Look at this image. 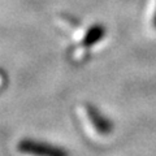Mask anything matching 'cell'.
Returning a JSON list of instances; mask_svg holds the SVG:
<instances>
[{
    "label": "cell",
    "instance_id": "1",
    "mask_svg": "<svg viewBox=\"0 0 156 156\" xmlns=\"http://www.w3.org/2000/svg\"><path fill=\"white\" fill-rule=\"evenodd\" d=\"M17 151L29 156H70L64 147L30 138L20 140L17 143Z\"/></svg>",
    "mask_w": 156,
    "mask_h": 156
},
{
    "label": "cell",
    "instance_id": "2",
    "mask_svg": "<svg viewBox=\"0 0 156 156\" xmlns=\"http://www.w3.org/2000/svg\"><path fill=\"white\" fill-rule=\"evenodd\" d=\"M85 108H86V113H87L90 122L92 124V126L95 128L98 133L101 135H107L112 133V130H113V122H112L108 117L101 113L94 104L87 103L85 105Z\"/></svg>",
    "mask_w": 156,
    "mask_h": 156
},
{
    "label": "cell",
    "instance_id": "3",
    "mask_svg": "<svg viewBox=\"0 0 156 156\" xmlns=\"http://www.w3.org/2000/svg\"><path fill=\"white\" fill-rule=\"evenodd\" d=\"M107 35V29L101 23H94L92 26L87 29V31L85 34V37L81 41V46L83 48H91L95 44H98L101 39Z\"/></svg>",
    "mask_w": 156,
    "mask_h": 156
},
{
    "label": "cell",
    "instance_id": "4",
    "mask_svg": "<svg viewBox=\"0 0 156 156\" xmlns=\"http://www.w3.org/2000/svg\"><path fill=\"white\" fill-rule=\"evenodd\" d=\"M152 26L156 29V8H155V13H154V16H152Z\"/></svg>",
    "mask_w": 156,
    "mask_h": 156
}]
</instances>
